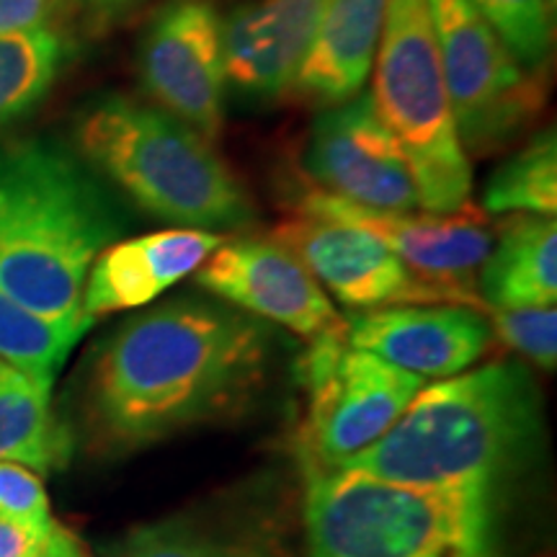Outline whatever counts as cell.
I'll use <instances>...</instances> for the list:
<instances>
[{
  "label": "cell",
  "mask_w": 557,
  "mask_h": 557,
  "mask_svg": "<svg viewBox=\"0 0 557 557\" xmlns=\"http://www.w3.org/2000/svg\"><path fill=\"white\" fill-rule=\"evenodd\" d=\"M274 336L227 302L176 297L101 338L86 377V426L101 455H135L233 421L259 400Z\"/></svg>",
  "instance_id": "obj_1"
},
{
  "label": "cell",
  "mask_w": 557,
  "mask_h": 557,
  "mask_svg": "<svg viewBox=\"0 0 557 557\" xmlns=\"http://www.w3.org/2000/svg\"><path fill=\"white\" fill-rule=\"evenodd\" d=\"M127 230L107 181L45 137L0 145V292L50 320L83 315L96 256Z\"/></svg>",
  "instance_id": "obj_2"
},
{
  "label": "cell",
  "mask_w": 557,
  "mask_h": 557,
  "mask_svg": "<svg viewBox=\"0 0 557 557\" xmlns=\"http://www.w3.org/2000/svg\"><path fill=\"white\" fill-rule=\"evenodd\" d=\"M540 395L517 361H493L423 387L372 447L341 470L398 485L496 487L532 455Z\"/></svg>",
  "instance_id": "obj_3"
},
{
  "label": "cell",
  "mask_w": 557,
  "mask_h": 557,
  "mask_svg": "<svg viewBox=\"0 0 557 557\" xmlns=\"http://www.w3.org/2000/svg\"><path fill=\"white\" fill-rule=\"evenodd\" d=\"M75 152L152 218L186 230H243L256 205L212 139L156 103L90 99L73 122Z\"/></svg>",
  "instance_id": "obj_4"
},
{
  "label": "cell",
  "mask_w": 557,
  "mask_h": 557,
  "mask_svg": "<svg viewBox=\"0 0 557 557\" xmlns=\"http://www.w3.org/2000/svg\"><path fill=\"white\" fill-rule=\"evenodd\" d=\"M308 557H500L493 487L305 472Z\"/></svg>",
  "instance_id": "obj_5"
},
{
  "label": "cell",
  "mask_w": 557,
  "mask_h": 557,
  "mask_svg": "<svg viewBox=\"0 0 557 557\" xmlns=\"http://www.w3.org/2000/svg\"><path fill=\"white\" fill-rule=\"evenodd\" d=\"M372 67L369 96L406 152L423 212L468 207L470 158L459 145L429 0H387Z\"/></svg>",
  "instance_id": "obj_6"
},
{
  "label": "cell",
  "mask_w": 557,
  "mask_h": 557,
  "mask_svg": "<svg viewBox=\"0 0 557 557\" xmlns=\"http://www.w3.org/2000/svg\"><path fill=\"white\" fill-rule=\"evenodd\" d=\"M299 380L308 389V410L299 423L302 472L344 468L385 436L426 387L418 374L354 348L346 333L308 341Z\"/></svg>",
  "instance_id": "obj_7"
},
{
  "label": "cell",
  "mask_w": 557,
  "mask_h": 557,
  "mask_svg": "<svg viewBox=\"0 0 557 557\" xmlns=\"http://www.w3.org/2000/svg\"><path fill=\"white\" fill-rule=\"evenodd\" d=\"M459 145L485 158L545 109L542 75L524 70L470 0H429Z\"/></svg>",
  "instance_id": "obj_8"
},
{
  "label": "cell",
  "mask_w": 557,
  "mask_h": 557,
  "mask_svg": "<svg viewBox=\"0 0 557 557\" xmlns=\"http://www.w3.org/2000/svg\"><path fill=\"white\" fill-rule=\"evenodd\" d=\"M271 238L287 246L348 310H382L400 305H465L485 315V302L418 276L374 235L344 222L292 214Z\"/></svg>",
  "instance_id": "obj_9"
},
{
  "label": "cell",
  "mask_w": 557,
  "mask_h": 557,
  "mask_svg": "<svg viewBox=\"0 0 557 557\" xmlns=\"http://www.w3.org/2000/svg\"><path fill=\"white\" fill-rule=\"evenodd\" d=\"M139 83L156 101L201 137L218 139L225 122L222 18L212 0H171L139 39Z\"/></svg>",
  "instance_id": "obj_10"
},
{
  "label": "cell",
  "mask_w": 557,
  "mask_h": 557,
  "mask_svg": "<svg viewBox=\"0 0 557 557\" xmlns=\"http://www.w3.org/2000/svg\"><path fill=\"white\" fill-rule=\"evenodd\" d=\"M305 171L318 189L359 207L421 212L406 152L369 94L320 111L305 150Z\"/></svg>",
  "instance_id": "obj_11"
},
{
  "label": "cell",
  "mask_w": 557,
  "mask_h": 557,
  "mask_svg": "<svg viewBox=\"0 0 557 557\" xmlns=\"http://www.w3.org/2000/svg\"><path fill=\"white\" fill-rule=\"evenodd\" d=\"M194 274L209 295L305 341L348 331L318 278L271 235L225 240Z\"/></svg>",
  "instance_id": "obj_12"
},
{
  "label": "cell",
  "mask_w": 557,
  "mask_h": 557,
  "mask_svg": "<svg viewBox=\"0 0 557 557\" xmlns=\"http://www.w3.org/2000/svg\"><path fill=\"white\" fill-rule=\"evenodd\" d=\"M292 212L364 230L400 256L418 276L480 299L475 271L483 267L496 240L483 209L468 205L451 214L387 212L310 189L292 201Z\"/></svg>",
  "instance_id": "obj_13"
},
{
  "label": "cell",
  "mask_w": 557,
  "mask_h": 557,
  "mask_svg": "<svg viewBox=\"0 0 557 557\" xmlns=\"http://www.w3.org/2000/svg\"><path fill=\"white\" fill-rule=\"evenodd\" d=\"M346 341L418 377H455L491 351V323L465 305H400L346 318Z\"/></svg>",
  "instance_id": "obj_14"
},
{
  "label": "cell",
  "mask_w": 557,
  "mask_h": 557,
  "mask_svg": "<svg viewBox=\"0 0 557 557\" xmlns=\"http://www.w3.org/2000/svg\"><path fill=\"white\" fill-rule=\"evenodd\" d=\"M325 0H250L222 18L227 86L250 99H278L315 37Z\"/></svg>",
  "instance_id": "obj_15"
},
{
  "label": "cell",
  "mask_w": 557,
  "mask_h": 557,
  "mask_svg": "<svg viewBox=\"0 0 557 557\" xmlns=\"http://www.w3.org/2000/svg\"><path fill=\"white\" fill-rule=\"evenodd\" d=\"M227 238L207 230L171 227L116 240L96 256L83 287V315L90 320L156 302L205 263Z\"/></svg>",
  "instance_id": "obj_16"
},
{
  "label": "cell",
  "mask_w": 557,
  "mask_h": 557,
  "mask_svg": "<svg viewBox=\"0 0 557 557\" xmlns=\"http://www.w3.org/2000/svg\"><path fill=\"white\" fill-rule=\"evenodd\" d=\"M385 11L387 0H325L292 90L323 107L359 96L372 73Z\"/></svg>",
  "instance_id": "obj_17"
},
{
  "label": "cell",
  "mask_w": 557,
  "mask_h": 557,
  "mask_svg": "<svg viewBox=\"0 0 557 557\" xmlns=\"http://www.w3.org/2000/svg\"><path fill=\"white\" fill-rule=\"evenodd\" d=\"M485 308H553L557 299V222L508 214L478 282Z\"/></svg>",
  "instance_id": "obj_18"
},
{
  "label": "cell",
  "mask_w": 557,
  "mask_h": 557,
  "mask_svg": "<svg viewBox=\"0 0 557 557\" xmlns=\"http://www.w3.org/2000/svg\"><path fill=\"white\" fill-rule=\"evenodd\" d=\"M52 385L0 361V462H18L37 475L67 465L73 436L52 413Z\"/></svg>",
  "instance_id": "obj_19"
},
{
  "label": "cell",
  "mask_w": 557,
  "mask_h": 557,
  "mask_svg": "<svg viewBox=\"0 0 557 557\" xmlns=\"http://www.w3.org/2000/svg\"><path fill=\"white\" fill-rule=\"evenodd\" d=\"M75 54L67 24L0 32V127L32 114Z\"/></svg>",
  "instance_id": "obj_20"
},
{
  "label": "cell",
  "mask_w": 557,
  "mask_h": 557,
  "mask_svg": "<svg viewBox=\"0 0 557 557\" xmlns=\"http://www.w3.org/2000/svg\"><path fill=\"white\" fill-rule=\"evenodd\" d=\"M101 557H284L274 540L205 517H169L137 524L99 549Z\"/></svg>",
  "instance_id": "obj_21"
},
{
  "label": "cell",
  "mask_w": 557,
  "mask_h": 557,
  "mask_svg": "<svg viewBox=\"0 0 557 557\" xmlns=\"http://www.w3.org/2000/svg\"><path fill=\"white\" fill-rule=\"evenodd\" d=\"M94 320H50L0 292V361L52 385Z\"/></svg>",
  "instance_id": "obj_22"
},
{
  "label": "cell",
  "mask_w": 557,
  "mask_h": 557,
  "mask_svg": "<svg viewBox=\"0 0 557 557\" xmlns=\"http://www.w3.org/2000/svg\"><path fill=\"white\" fill-rule=\"evenodd\" d=\"M483 209L491 214H542L557 212V139L555 127L529 137L527 145L500 163L487 178Z\"/></svg>",
  "instance_id": "obj_23"
},
{
  "label": "cell",
  "mask_w": 557,
  "mask_h": 557,
  "mask_svg": "<svg viewBox=\"0 0 557 557\" xmlns=\"http://www.w3.org/2000/svg\"><path fill=\"white\" fill-rule=\"evenodd\" d=\"M508 52L529 73L542 75L553 54V11L549 0H470Z\"/></svg>",
  "instance_id": "obj_24"
},
{
  "label": "cell",
  "mask_w": 557,
  "mask_h": 557,
  "mask_svg": "<svg viewBox=\"0 0 557 557\" xmlns=\"http://www.w3.org/2000/svg\"><path fill=\"white\" fill-rule=\"evenodd\" d=\"M493 336H498L508 348L519 351L521 357L555 372L557 364V310L553 308H519L496 310L487 308Z\"/></svg>",
  "instance_id": "obj_25"
},
{
  "label": "cell",
  "mask_w": 557,
  "mask_h": 557,
  "mask_svg": "<svg viewBox=\"0 0 557 557\" xmlns=\"http://www.w3.org/2000/svg\"><path fill=\"white\" fill-rule=\"evenodd\" d=\"M0 521L32 532H50L54 524L45 483L18 462H0Z\"/></svg>",
  "instance_id": "obj_26"
},
{
  "label": "cell",
  "mask_w": 557,
  "mask_h": 557,
  "mask_svg": "<svg viewBox=\"0 0 557 557\" xmlns=\"http://www.w3.org/2000/svg\"><path fill=\"white\" fill-rule=\"evenodd\" d=\"M70 0H0V32L67 24Z\"/></svg>",
  "instance_id": "obj_27"
},
{
  "label": "cell",
  "mask_w": 557,
  "mask_h": 557,
  "mask_svg": "<svg viewBox=\"0 0 557 557\" xmlns=\"http://www.w3.org/2000/svg\"><path fill=\"white\" fill-rule=\"evenodd\" d=\"M52 529L50 532H32V529L0 521V557H47Z\"/></svg>",
  "instance_id": "obj_28"
},
{
  "label": "cell",
  "mask_w": 557,
  "mask_h": 557,
  "mask_svg": "<svg viewBox=\"0 0 557 557\" xmlns=\"http://www.w3.org/2000/svg\"><path fill=\"white\" fill-rule=\"evenodd\" d=\"M143 0H70V18H81L86 29H107Z\"/></svg>",
  "instance_id": "obj_29"
},
{
  "label": "cell",
  "mask_w": 557,
  "mask_h": 557,
  "mask_svg": "<svg viewBox=\"0 0 557 557\" xmlns=\"http://www.w3.org/2000/svg\"><path fill=\"white\" fill-rule=\"evenodd\" d=\"M549 3H553V5H555V3H557V0H549Z\"/></svg>",
  "instance_id": "obj_30"
}]
</instances>
